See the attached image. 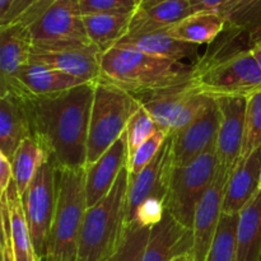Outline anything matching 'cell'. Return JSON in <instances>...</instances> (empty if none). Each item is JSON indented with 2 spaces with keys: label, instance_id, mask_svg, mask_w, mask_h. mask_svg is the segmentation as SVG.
Listing matches in <instances>:
<instances>
[{
  "label": "cell",
  "instance_id": "d4e9b609",
  "mask_svg": "<svg viewBox=\"0 0 261 261\" xmlns=\"http://www.w3.org/2000/svg\"><path fill=\"white\" fill-rule=\"evenodd\" d=\"M237 261H261V190L239 213Z\"/></svg>",
  "mask_w": 261,
  "mask_h": 261
},
{
  "label": "cell",
  "instance_id": "30bf717a",
  "mask_svg": "<svg viewBox=\"0 0 261 261\" xmlns=\"http://www.w3.org/2000/svg\"><path fill=\"white\" fill-rule=\"evenodd\" d=\"M33 46L91 42L79 0H56L28 25Z\"/></svg>",
  "mask_w": 261,
  "mask_h": 261
},
{
  "label": "cell",
  "instance_id": "83f0119b",
  "mask_svg": "<svg viewBox=\"0 0 261 261\" xmlns=\"http://www.w3.org/2000/svg\"><path fill=\"white\" fill-rule=\"evenodd\" d=\"M48 160L50 155L47 150L35 137L23 140L12 161L13 180L15 181L20 198L27 191L38 168Z\"/></svg>",
  "mask_w": 261,
  "mask_h": 261
},
{
  "label": "cell",
  "instance_id": "4316f807",
  "mask_svg": "<svg viewBox=\"0 0 261 261\" xmlns=\"http://www.w3.org/2000/svg\"><path fill=\"white\" fill-rule=\"evenodd\" d=\"M8 203L10 209L12 223V245L15 261H40L36 255L23 209L22 198L19 195L15 181L12 180L7 190Z\"/></svg>",
  "mask_w": 261,
  "mask_h": 261
},
{
  "label": "cell",
  "instance_id": "9c48e42d",
  "mask_svg": "<svg viewBox=\"0 0 261 261\" xmlns=\"http://www.w3.org/2000/svg\"><path fill=\"white\" fill-rule=\"evenodd\" d=\"M135 98L149 112L158 129L168 135L180 132L200 116L213 98L198 93L190 84Z\"/></svg>",
  "mask_w": 261,
  "mask_h": 261
},
{
  "label": "cell",
  "instance_id": "d590c367",
  "mask_svg": "<svg viewBox=\"0 0 261 261\" xmlns=\"http://www.w3.org/2000/svg\"><path fill=\"white\" fill-rule=\"evenodd\" d=\"M166 212H167L166 199L157 198V196H150V198L145 199L138 206L130 224L133 223L135 226L153 228L155 224H158L162 221Z\"/></svg>",
  "mask_w": 261,
  "mask_h": 261
},
{
  "label": "cell",
  "instance_id": "3957f363",
  "mask_svg": "<svg viewBox=\"0 0 261 261\" xmlns=\"http://www.w3.org/2000/svg\"><path fill=\"white\" fill-rule=\"evenodd\" d=\"M102 79L134 97L190 84L191 65L138 51L112 47L102 54Z\"/></svg>",
  "mask_w": 261,
  "mask_h": 261
},
{
  "label": "cell",
  "instance_id": "9a60e30c",
  "mask_svg": "<svg viewBox=\"0 0 261 261\" xmlns=\"http://www.w3.org/2000/svg\"><path fill=\"white\" fill-rule=\"evenodd\" d=\"M84 83L87 82L63 71L30 64L12 78L0 82V94L13 93L24 98H35L61 93Z\"/></svg>",
  "mask_w": 261,
  "mask_h": 261
},
{
  "label": "cell",
  "instance_id": "52a82bcc",
  "mask_svg": "<svg viewBox=\"0 0 261 261\" xmlns=\"http://www.w3.org/2000/svg\"><path fill=\"white\" fill-rule=\"evenodd\" d=\"M218 167L217 144L189 165L173 166L166 206L178 223L191 231L196 206L213 182Z\"/></svg>",
  "mask_w": 261,
  "mask_h": 261
},
{
  "label": "cell",
  "instance_id": "e575fe53",
  "mask_svg": "<svg viewBox=\"0 0 261 261\" xmlns=\"http://www.w3.org/2000/svg\"><path fill=\"white\" fill-rule=\"evenodd\" d=\"M83 15L132 14L139 8L137 0H79Z\"/></svg>",
  "mask_w": 261,
  "mask_h": 261
},
{
  "label": "cell",
  "instance_id": "f6af8a7d",
  "mask_svg": "<svg viewBox=\"0 0 261 261\" xmlns=\"http://www.w3.org/2000/svg\"><path fill=\"white\" fill-rule=\"evenodd\" d=\"M165 2V0H143L142 4L139 5V8H149L152 7V5H155L158 4V3H162Z\"/></svg>",
  "mask_w": 261,
  "mask_h": 261
},
{
  "label": "cell",
  "instance_id": "484cf974",
  "mask_svg": "<svg viewBox=\"0 0 261 261\" xmlns=\"http://www.w3.org/2000/svg\"><path fill=\"white\" fill-rule=\"evenodd\" d=\"M132 14H92L83 15L88 40L102 53L115 47L129 33Z\"/></svg>",
  "mask_w": 261,
  "mask_h": 261
},
{
  "label": "cell",
  "instance_id": "8fae6325",
  "mask_svg": "<svg viewBox=\"0 0 261 261\" xmlns=\"http://www.w3.org/2000/svg\"><path fill=\"white\" fill-rule=\"evenodd\" d=\"M102 51L92 42L33 46L31 64L73 75L87 83L102 79Z\"/></svg>",
  "mask_w": 261,
  "mask_h": 261
},
{
  "label": "cell",
  "instance_id": "ab89813d",
  "mask_svg": "<svg viewBox=\"0 0 261 261\" xmlns=\"http://www.w3.org/2000/svg\"><path fill=\"white\" fill-rule=\"evenodd\" d=\"M227 0H189L193 13L214 12L219 13Z\"/></svg>",
  "mask_w": 261,
  "mask_h": 261
},
{
  "label": "cell",
  "instance_id": "7c38bea8",
  "mask_svg": "<svg viewBox=\"0 0 261 261\" xmlns=\"http://www.w3.org/2000/svg\"><path fill=\"white\" fill-rule=\"evenodd\" d=\"M231 171L219 165L213 182L196 206L193 223L194 261H205L223 214V200Z\"/></svg>",
  "mask_w": 261,
  "mask_h": 261
},
{
  "label": "cell",
  "instance_id": "f1b7e54d",
  "mask_svg": "<svg viewBox=\"0 0 261 261\" xmlns=\"http://www.w3.org/2000/svg\"><path fill=\"white\" fill-rule=\"evenodd\" d=\"M219 14L227 28L245 33L250 40L261 35V0H227Z\"/></svg>",
  "mask_w": 261,
  "mask_h": 261
},
{
  "label": "cell",
  "instance_id": "ba28073f",
  "mask_svg": "<svg viewBox=\"0 0 261 261\" xmlns=\"http://www.w3.org/2000/svg\"><path fill=\"white\" fill-rule=\"evenodd\" d=\"M28 229L38 260L45 257L56 204V167L48 160L38 168L22 196Z\"/></svg>",
  "mask_w": 261,
  "mask_h": 261
},
{
  "label": "cell",
  "instance_id": "5b68a950",
  "mask_svg": "<svg viewBox=\"0 0 261 261\" xmlns=\"http://www.w3.org/2000/svg\"><path fill=\"white\" fill-rule=\"evenodd\" d=\"M86 212L84 167L56 168V204L45 255L46 260L76 261Z\"/></svg>",
  "mask_w": 261,
  "mask_h": 261
},
{
  "label": "cell",
  "instance_id": "74e56055",
  "mask_svg": "<svg viewBox=\"0 0 261 261\" xmlns=\"http://www.w3.org/2000/svg\"><path fill=\"white\" fill-rule=\"evenodd\" d=\"M40 0H14L10 7L9 12L7 13L3 19H0V25H8L12 23L18 22L23 15L27 14Z\"/></svg>",
  "mask_w": 261,
  "mask_h": 261
},
{
  "label": "cell",
  "instance_id": "44dd1931",
  "mask_svg": "<svg viewBox=\"0 0 261 261\" xmlns=\"http://www.w3.org/2000/svg\"><path fill=\"white\" fill-rule=\"evenodd\" d=\"M33 41L20 23L0 25V82L7 81L31 64Z\"/></svg>",
  "mask_w": 261,
  "mask_h": 261
},
{
  "label": "cell",
  "instance_id": "4fadbf2b",
  "mask_svg": "<svg viewBox=\"0 0 261 261\" xmlns=\"http://www.w3.org/2000/svg\"><path fill=\"white\" fill-rule=\"evenodd\" d=\"M172 138H167L154 160L135 177H129L126 223L130 224L138 206L150 196L166 199L173 170Z\"/></svg>",
  "mask_w": 261,
  "mask_h": 261
},
{
  "label": "cell",
  "instance_id": "60d3db41",
  "mask_svg": "<svg viewBox=\"0 0 261 261\" xmlns=\"http://www.w3.org/2000/svg\"><path fill=\"white\" fill-rule=\"evenodd\" d=\"M54 2H56V0H40V2H38L37 4H36L35 7H33L32 9L27 13V14L23 15V17L15 23H20V24H24L28 27V25H30L33 20L37 19V18L40 17V15L42 14V13L45 12V10L47 9V8L50 7Z\"/></svg>",
  "mask_w": 261,
  "mask_h": 261
},
{
  "label": "cell",
  "instance_id": "7bdbcfd3",
  "mask_svg": "<svg viewBox=\"0 0 261 261\" xmlns=\"http://www.w3.org/2000/svg\"><path fill=\"white\" fill-rule=\"evenodd\" d=\"M13 3H14V0H0V19H3L7 15Z\"/></svg>",
  "mask_w": 261,
  "mask_h": 261
},
{
  "label": "cell",
  "instance_id": "8d00e7d4",
  "mask_svg": "<svg viewBox=\"0 0 261 261\" xmlns=\"http://www.w3.org/2000/svg\"><path fill=\"white\" fill-rule=\"evenodd\" d=\"M0 222H2V261H15L12 245V223H10V209L8 203L7 191L0 194Z\"/></svg>",
  "mask_w": 261,
  "mask_h": 261
},
{
  "label": "cell",
  "instance_id": "6da1fadb",
  "mask_svg": "<svg viewBox=\"0 0 261 261\" xmlns=\"http://www.w3.org/2000/svg\"><path fill=\"white\" fill-rule=\"evenodd\" d=\"M93 96L94 83H84L53 96L20 97L33 137L45 147L58 170L86 166Z\"/></svg>",
  "mask_w": 261,
  "mask_h": 261
},
{
  "label": "cell",
  "instance_id": "bcb514c9",
  "mask_svg": "<svg viewBox=\"0 0 261 261\" xmlns=\"http://www.w3.org/2000/svg\"><path fill=\"white\" fill-rule=\"evenodd\" d=\"M259 190H261V173H260V182H259Z\"/></svg>",
  "mask_w": 261,
  "mask_h": 261
},
{
  "label": "cell",
  "instance_id": "b9f144b4",
  "mask_svg": "<svg viewBox=\"0 0 261 261\" xmlns=\"http://www.w3.org/2000/svg\"><path fill=\"white\" fill-rule=\"evenodd\" d=\"M249 46L251 48L252 54H254L255 59L259 63L260 69H261V35L257 36V37L252 38V40L249 41Z\"/></svg>",
  "mask_w": 261,
  "mask_h": 261
},
{
  "label": "cell",
  "instance_id": "7402d4cb",
  "mask_svg": "<svg viewBox=\"0 0 261 261\" xmlns=\"http://www.w3.org/2000/svg\"><path fill=\"white\" fill-rule=\"evenodd\" d=\"M117 48L138 51L161 59L180 61L198 54V45L182 42L167 35L166 31L126 35L115 45Z\"/></svg>",
  "mask_w": 261,
  "mask_h": 261
},
{
  "label": "cell",
  "instance_id": "c3c4849f",
  "mask_svg": "<svg viewBox=\"0 0 261 261\" xmlns=\"http://www.w3.org/2000/svg\"><path fill=\"white\" fill-rule=\"evenodd\" d=\"M40 261H48V260H46V259H45V257H43V259H41Z\"/></svg>",
  "mask_w": 261,
  "mask_h": 261
},
{
  "label": "cell",
  "instance_id": "5bb4252c",
  "mask_svg": "<svg viewBox=\"0 0 261 261\" xmlns=\"http://www.w3.org/2000/svg\"><path fill=\"white\" fill-rule=\"evenodd\" d=\"M219 129V109L217 99H212L205 111L172 138L173 165L181 167L200 157L217 144Z\"/></svg>",
  "mask_w": 261,
  "mask_h": 261
},
{
  "label": "cell",
  "instance_id": "1f68e13d",
  "mask_svg": "<svg viewBox=\"0 0 261 261\" xmlns=\"http://www.w3.org/2000/svg\"><path fill=\"white\" fill-rule=\"evenodd\" d=\"M158 130L157 124L150 116L149 112L143 106L139 107L137 112L132 116L129 124L126 126L127 135V152H129V160L133 157L138 148L147 142L153 134ZM129 162V161H127Z\"/></svg>",
  "mask_w": 261,
  "mask_h": 261
},
{
  "label": "cell",
  "instance_id": "ffe728a7",
  "mask_svg": "<svg viewBox=\"0 0 261 261\" xmlns=\"http://www.w3.org/2000/svg\"><path fill=\"white\" fill-rule=\"evenodd\" d=\"M33 137L27 107L20 97L0 94V152L13 161L23 140Z\"/></svg>",
  "mask_w": 261,
  "mask_h": 261
},
{
  "label": "cell",
  "instance_id": "f35d334b",
  "mask_svg": "<svg viewBox=\"0 0 261 261\" xmlns=\"http://www.w3.org/2000/svg\"><path fill=\"white\" fill-rule=\"evenodd\" d=\"M13 180L12 161L0 152V194L5 193Z\"/></svg>",
  "mask_w": 261,
  "mask_h": 261
},
{
  "label": "cell",
  "instance_id": "e0dca14e",
  "mask_svg": "<svg viewBox=\"0 0 261 261\" xmlns=\"http://www.w3.org/2000/svg\"><path fill=\"white\" fill-rule=\"evenodd\" d=\"M126 130L124 134L93 163L84 166L86 170L87 208L96 205L111 191L120 172L127 167Z\"/></svg>",
  "mask_w": 261,
  "mask_h": 261
},
{
  "label": "cell",
  "instance_id": "2e32d148",
  "mask_svg": "<svg viewBox=\"0 0 261 261\" xmlns=\"http://www.w3.org/2000/svg\"><path fill=\"white\" fill-rule=\"evenodd\" d=\"M219 109V129L217 155L222 167L232 171L242 153L246 122L247 98H217Z\"/></svg>",
  "mask_w": 261,
  "mask_h": 261
},
{
  "label": "cell",
  "instance_id": "4dcf8cb0",
  "mask_svg": "<svg viewBox=\"0 0 261 261\" xmlns=\"http://www.w3.org/2000/svg\"><path fill=\"white\" fill-rule=\"evenodd\" d=\"M150 229L133 223L127 224L120 246L105 261H143Z\"/></svg>",
  "mask_w": 261,
  "mask_h": 261
},
{
  "label": "cell",
  "instance_id": "7a4b0ae2",
  "mask_svg": "<svg viewBox=\"0 0 261 261\" xmlns=\"http://www.w3.org/2000/svg\"><path fill=\"white\" fill-rule=\"evenodd\" d=\"M240 31L226 28L191 65L190 87L209 98H249L261 91V69Z\"/></svg>",
  "mask_w": 261,
  "mask_h": 261
},
{
  "label": "cell",
  "instance_id": "836d02e7",
  "mask_svg": "<svg viewBox=\"0 0 261 261\" xmlns=\"http://www.w3.org/2000/svg\"><path fill=\"white\" fill-rule=\"evenodd\" d=\"M170 135L165 132V130L158 129L149 139L145 143H143L139 148L137 149V152L133 154V157L130 158L129 162H127V170H129V177H135V176L139 175L153 160H154L155 155L158 154V152L161 150V148L163 147L165 142L167 140V138Z\"/></svg>",
  "mask_w": 261,
  "mask_h": 261
},
{
  "label": "cell",
  "instance_id": "ee69618b",
  "mask_svg": "<svg viewBox=\"0 0 261 261\" xmlns=\"http://www.w3.org/2000/svg\"><path fill=\"white\" fill-rule=\"evenodd\" d=\"M172 261H194L193 252L189 251V252H185V254L178 255V256H176Z\"/></svg>",
  "mask_w": 261,
  "mask_h": 261
},
{
  "label": "cell",
  "instance_id": "d6a6232c",
  "mask_svg": "<svg viewBox=\"0 0 261 261\" xmlns=\"http://www.w3.org/2000/svg\"><path fill=\"white\" fill-rule=\"evenodd\" d=\"M261 148V91L247 98L245 138L241 155Z\"/></svg>",
  "mask_w": 261,
  "mask_h": 261
},
{
  "label": "cell",
  "instance_id": "f546056e",
  "mask_svg": "<svg viewBox=\"0 0 261 261\" xmlns=\"http://www.w3.org/2000/svg\"><path fill=\"white\" fill-rule=\"evenodd\" d=\"M237 224L239 214H222L205 261H237Z\"/></svg>",
  "mask_w": 261,
  "mask_h": 261
},
{
  "label": "cell",
  "instance_id": "ac0fdd59",
  "mask_svg": "<svg viewBox=\"0 0 261 261\" xmlns=\"http://www.w3.org/2000/svg\"><path fill=\"white\" fill-rule=\"evenodd\" d=\"M261 173V148L240 155L232 168L223 200V214H239L259 190Z\"/></svg>",
  "mask_w": 261,
  "mask_h": 261
},
{
  "label": "cell",
  "instance_id": "8992f818",
  "mask_svg": "<svg viewBox=\"0 0 261 261\" xmlns=\"http://www.w3.org/2000/svg\"><path fill=\"white\" fill-rule=\"evenodd\" d=\"M140 106L133 94L115 84L103 79L94 83L86 165L96 162L124 134L130 119Z\"/></svg>",
  "mask_w": 261,
  "mask_h": 261
},
{
  "label": "cell",
  "instance_id": "7dc6e473",
  "mask_svg": "<svg viewBox=\"0 0 261 261\" xmlns=\"http://www.w3.org/2000/svg\"><path fill=\"white\" fill-rule=\"evenodd\" d=\"M137 2H138V4H142V2H143V0H137Z\"/></svg>",
  "mask_w": 261,
  "mask_h": 261
},
{
  "label": "cell",
  "instance_id": "603a6c76",
  "mask_svg": "<svg viewBox=\"0 0 261 261\" xmlns=\"http://www.w3.org/2000/svg\"><path fill=\"white\" fill-rule=\"evenodd\" d=\"M193 14L189 0H165L149 8H138L127 35L166 31Z\"/></svg>",
  "mask_w": 261,
  "mask_h": 261
},
{
  "label": "cell",
  "instance_id": "277c9868",
  "mask_svg": "<svg viewBox=\"0 0 261 261\" xmlns=\"http://www.w3.org/2000/svg\"><path fill=\"white\" fill-rule=\"evenodd\" d=\"M129 170L120 172L111 191L87 208L81 229L76 261H105L120 246L126 229Z\"/></svg>",
  "mask_w": 261,
  "mask_h": 261
},
{
  "label": "cell",
  "instance_id": "cb8c5ba5",
  "mask_svg": "<svg viewBox=\"0 0 261 261\" xmlns=\"http://www.w3.org/2000/svg\"><path fill=\"white\" fill-rule=\"evenodd\" d=\"M226 19L219 13H193L166 30L167 35L191 45H212L226 31Z\"/></svg>",
  "mask_w": 261,
  "mask_h": 261
},
{
  "label": "cell",
  "instance_id": "d6986e66",
  "mask_svg": "<svg viewBox=\"0 0 261 261\" xmlns=\"http://www.w3.org/2000/svg\"><path fill=\"white\" fill-rule=\"evenodd\" d=\"M193 250V231L178 223L168 212L150 229L143 261H172Z\"/></svg>",
  "mask_w": 261,
  "mask_h": 261
}]
</instances>
